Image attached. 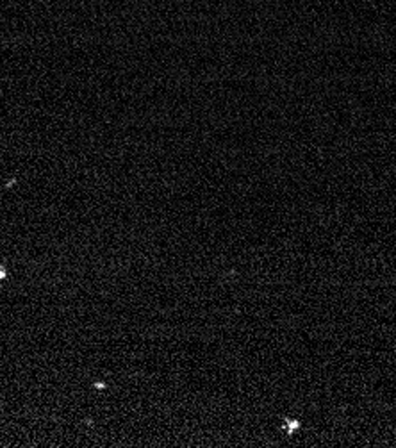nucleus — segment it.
<instances>
[{
    "instance_id": "nucleus-1",
    "label": "nucleus",
    "mask_w": 396,
    "mask_h": 448,
    "mask_svg": "<svg viewBox=\"0 0 396 448\" xmlns=\"http://www.w3.org/2000/svg\"><path fill=\"white\" fill-rule=\"evenodd\" d=\"M6 275H7L6 268H4V266H0V281H4V279H6Z\"/></svg>"
}]
</instances>
